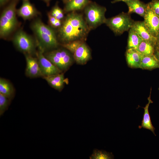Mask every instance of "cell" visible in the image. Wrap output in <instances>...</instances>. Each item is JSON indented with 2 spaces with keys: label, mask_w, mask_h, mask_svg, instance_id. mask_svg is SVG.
<instances>
[{
  "label": "cell",
  "mask_w": 159,
  "mask_h": 159,
  "mask_svg": "<svg viewBox=\"0 0 159 159\" xmlns=\"http://www.w3.org/2000/svg\"><path fill=\"white\" fill-rule=\"evenodd\" d=\"M63 20L57 35L61 44L77 40L86 41L90 30L82 14L70 12Z\"/></svg>",
  "instance_id": "1"
},
{
  "label": "cell",
  "mask_w": 159,
  "mask_h": 159,
  "mask_svg": "<svg viewBox=\"0 0 159 159\" xmlns=\"http://www.w3.org/2000/svg\"><path fill=\"white\" fill-rule=\"evenodd\" d=\"M31 27L36 37L39 48L44 52L46 50H52L58 48L60 43L53 27L45 24L39 19L32 23Z\"/></svg>",
  "instance_id": "2"
},
{
  "label": "cell",
  "mask_w": 159,
  "mask_h": 159,
  "mask_svg": "<svg viewBox=\"0 0 159 159\" xmlns=\"http://www.w3.org/2000/svg\"><path fill=\"white\" fill-rule=\"evenodd\" d=\"M19 0H11L3 10L0 18V37L5 39L18 26L16 7Z\"/></svg>",
  "instance_id": "3"
},
{
  "label": "cell",
  "mask_w": 159,
  "mask_h": 159,
  "mask_svg": "<svg viewBox=\"0 0 159 159\" xmlns=\"http://www.w3.org/2000/svg\"><path fill=\"white\" fill-rule=\"evenodd\" d=\"M83 10L85 20L90 30L105 24L107 19L105 7L91 1Z\"/></svg>",
  "instance_id": "4"
},
{
  "label": "cell",
  "mask_w": 159,
  "mask_h": 159,
  "mask_svg": "<svg viewBox=\"0 0 159 159\" xmlns=\"http://www.w3.org/2000/svg\"><path fill=\"white\" fill-rule=\"evenodd\" d=\"M44 54L47 58L62 72L67 70L74 61L73 54L63 47L57 48Z\"/></svg>",
  "instance_id": "5"
},
{
  "label": "cell",
  "mask_w": 159,
  "mask_h": 159,
  "mask_svg": "<svg viewBox=\"0 0 159 159\" xmlns=\"http://www.w3.org/2000/svg\"><path fill=\"white\" fill-rule=\"evenodd\" d=\"M134 21L130 14L122 12L119 14L107 19L105 24L116 35H120L129 30L132 27Z\"/></svg>",
  "instance_id": "6"
},
{
  "label": "cell",
  "mask_w": 159,
  "mask_h": 159,
  "mask_svg": "<svg viewBox=\"0 0 159 159\" xmlns=\"http://www.w3.org/2000/svg\"><path fill=\"white\" fill-rule=\"evenodd\" d=\"M13 43L15 47L24 54L33 55L36 54V46L37 43L35 42L29 35L23 30L20 29L15 34L12 39Z\"/></svg>",
  "instance_id": "7"
},
{
  "label": "cell",
  "mask_w": 159,
  "mask_h": 159,
  "mask_svg": "<svg viewBox=\"0 0 159 159\" xmlns=\"http://www.w3.org/2000/svg\"><path fill=\"white\" fill-rule=\"evenodd\" d=\"M39 49L36 54L43 77L63 72L45 57L43 50Z\"/></svg>",
  "instance_id": "8"
},
{
  "label": "cell",
  "mask_w": 159,
  "mask_h": 159,
  "mask_svg": "<svg viewBox=\"0 0 159 159\" xmlns=\"http://www.w3.org/2000/svg\"><path fill=\"white\" fill-rule=\"evenodd\" d=\"M147 4L144 21L151 33L156 37L159 33V16Z\"/></svg>",
  "instance_id": "9"
},
{
  "label": "cell",
  "mask_w": 159,
  "mask_h": 159,
  "mask_svg": "<svg viewBox=\"0 0 159 159\" xmlns=\"http://www.w3.org/2000/svg\"><path fill=\"white\" fill-rule=\"evenodd\" d=\"M24 55L26 63V75L31 78L43 77L37 57L29 54H26Z\"/></svg>",
  "instance_id": "10"
},
{
  "label": "cell",
  "mask_w": 159,
  "mask_h": 159,
  "mask_svg": "<svg viewBox=\"0 0 159 159\" xmlns=\"http://www.w3.org/2000/svg\"><path fill=\"white\" fill-rule=\"evenodd\" d=\"M39 12L29 0H22L20 7L17 9V14L24 20L31 19L39 14Z\"/></svg>",
  "instance_id": "11"
},
{
  "label": "cell",
  "mask_w": 159,
  "mask_h": 159,
  "mask_svg": "<svg viewBox=\"0 0 159 159\" xmlns=\"http://www.w3.org/2000/svg\"><path fill=\"white\" fill-rule=\"evenodd\" d=\"M82 43L73 54L74 61L78 64H85L92 57L90 48L85 43Z\"/></svg>",
  "instance_id": "12"
},
{
  "label": "cell",
  "mask_w": 159,
  "mask_h": 159,
  "mask_svg": "<svg viewBox=\"0 0 159 159\" xmlns=\"http://www.w3.org/2000/svg\"><path fill=\"white\" fill-rule=\"evenodd\" d=\"M143 40L149 42L155 46L157 38L150 32L144 21H134L131 27Z\"/></svg>",
  "instance_id": "13"
},
{
  "label": "cell",
  "mask_w": 159,
  "mask_h": 159,
  "mask_svg": "<svg viewBox=\"0 0 159 159\" xmlns=\"http://www.w3.org/2000/svg\"><path fill=\"white\" fill-rule=\"evenodd\" d=\"M126 57L127 62L130 67L140 68L143 55L137 49H128L126 52Z\"/></svg>",
  "instance_id": "14"
},
{
  "label": "cell",
  "mask_w": 159,
  "mask_h": 159,
  "mask_svg": "<svg viewBox=\"0 0 159 159\" xmlns=\"http://www.w3.org/2000/svg\"><path fill=\"white\" fill-rule=\"evenodd\" d=\"M125 3L128 7V13L130 14L135 13L144 18L147 7V4H145L139 0H130Z\"/></svg>",
  "instance_id": "15"
},
{
  "label": "cell",
  "mask_w": 159,
  "mask_h": 159,
  "mask_svg": "<svg viewBox=\"0 0 159 159\" xmlns=\"http://www.w3.org/2000/svg\"><path fill=\"white\" fill-rule=\"evenodd\" d=\"M62 72L43 77L51 87L60 92L63 89L65 82L64 74Z\"/></svg>",
  "instance_id": "16"
},
{
  "label": "cell",
  "mask_w": 159,
  "mask_h": 159,
  "mask_svg": "<svg viewBox=\"0 0 159 159\" xmlns=\"http://www.w3.org/2000/svg\"><path fill=\"white\" fill-rule=\"evenodd\" d=\"M151 89L149 97L148 98V102L145 105V107H143L144 109V112L143 115V119L141 125L138 126L139 129L143 128L150 130L156 136L155 133V128L153 125L149 114L148 109L150 104L153 102L151 99Z\"/></svg>",
  "instance_id": "17"
},
{
  "label": "cell",
  "mask_w": 159,
  "mask_h": 159,
  "mask_svg": "<svg viewBox=\"0 0 159 159\" xmlns=\"http://www.w3.org/2000/svg\"><path fill=\"white\" fill-rule=\"evenodd\" d=\"M90 1V0H70L65 4L63 10L64 12L68 13L83 10Z\"/></svg>",
  "instance_id": "18"
},
{
  "label": "cell",
  "mask_w": 159,
  "mask_h": 159,
  "mask_svg": "<svg viewBox=\"0 0 159 159\" xmlns=\"http://www.w3.org/2000/svg\"><path fill=\"white\" fill-rule=\"evenodd\" d=\"M0 93L12 100L14 97L15 92L11 83L8 80L0 78Z\"/></svg>",
  "instance_id": "19"
},
{
  "label": "cell",
  "mask_w": 159,
  "mask_h": 159,
  "mask_svg": "<svg viewBox=\"0 0 159 159\" xmlns=\"http://www.w3.org/2000/svg\"><path fill=\"white\" fill-rule=\"evenodd\" d=\"M159 68V61L154 55L143 56L140 68L151 70Z\"/></svg>",
  "instance_id": "20"
},
{
  "label": "cell",
  "mask_w": 159,
  "mask_h": 159,
  "mask_svg": "<svg viewBox=\"0 0 159 159\" xmlns=\"http://www.w3.org/2000/svg\"><path fill=\"white\" fill-rule=\"evenodd\" d=\"M143 56L154 55L155 45L148 41L143 40L137 49Z\"/></svg>",
  "instance_id": "21"
},
{
  "label": "cell",
  "mask_w": 159,
  "mask_h": 159,
  "mask_svg": "<svg viewBox=\"0 0 159 159\" xmlns=\"http://www.w3.org/2000/svg\"><path fill=\"white\" fill-rule=\"evenodd\" d=\"M128 34L127 49L133 48L137 49L143 39L132 28L129 30Z\"/></svg>",
  "instance_id": "22"
},
{
  "label": "cell",
  "mask_w": 159,
  "mask_h": 159,
  "mask_svg": "<svg viewBox=\"0 0 159 159\" xmlns=\"http://www.w3.org/2000/svg\"><path fill=\"white\" fill-rule=\"evenodd\" d=\"M89 158L90 159H112L114 158V156L112 153L95 149Z\"/></svg>",
  "instance_id": "23"
},
{
  "label": "cell",
  "mask_w": 159,
  "mask_h": 159,
  "mask_svg": "<svg viewBox=\"0 0 159 159\" xmlns=\"http://www.w3.org/2000/svg\"><path fill=\"white\" fill-rule=\"evenodd\" d=\"M11 100L0 93V116L1 117L8 109Z\"/></svg>",
  "instance_id": "24"
},
{
  "label": "cell",
  "mask_w": 159,
  "mask_h": 159,
  "mask_svg": "<svg viewBox=\"0 0 159 159\" xmlns=\"http://www.w3.org/2000/svg\"><path fill=\"white\" fill-rule=\"evenodd\" d=\"M50 14L57 19L62 20L64 18V11L58 5V3H56L52 8Z\"/></svg>",
  "instance_id": "25"
},
{
  "label": "cell",
  "mask_w": 159,
  "mask_h": 159,
  "mask_svg": "<svg viewBox=\"0 0 159 159\" xmlns=\"http://www.w3.org/2000/svg\"><path fill=\"white\" fill-rule=\"evenodd\" d=\"M85 41L82 40L75 41L66 43L62 44H61V45L73 54L79 46L82 43Z\"/></svg>",
  "instance_id": "26"
},
{
  "label": "cell",
  "mask_w": 159,
  "mask_h": 159,
  "mask_svg": "<svg viewBox=\"0 0 159 159\" xmlns=\"http://www.w3.org/2000/svg\"><path fill=\"white\" fill-rule=\"evenodd\" d=\"M148 4L155 14L159 16V0H152Z\"/></svg>",
  "instance_id": "27"
},
{
  "label": "cell",
  "mask_w": 159,
  "mask_h": 159,
  "mask_svg": "<svg viewBox=\"0 0 159 159\" xmlns=\"http://www.w3.org/2000/svg\"><path fill=\"white\" fill-rule=\"evenodd\" d=\"M48 15L49 24L53 28L55 23L58 19L52 16L50 13H48Z\"/></svg>",
  "instance_id": "28"
},
{
  "label": "cell",
  "mask_w": 159,
  "mask_h": 159,
  "mask_svg": "<svg viewBox=\"0 0 159 159\" xmlns=\"http://www.w3.org/2000/svg\"><path fill=\"white\" fill-rule=\"evenodd\" d=\"M11 0H0V6L2 7L4 6Z\"/></svg>",
  "instance_id": "29"
},
{
  "label": "cell",
  "mask_w": 159,
  "mask_h": 159,
  "mask_svg": "<svg viewBox=\"0 0 159 159\" xmlns=\"http://www.w3.org/2000/svg\"><path fill=\"white\" fill-rule=\"evenodd\" d=\"M157 41L155 46V50H159V33L156 37Z\"/></svg>",
  "instance_id": "30"
},
{
  "label": "cell",
  "mask_w": 159,
  "mask_h": 159,
  "mask_svg": "<svg viewBox=\"0 0 159 159\" xmlns=\"http://www.w3.org/2000/svg\"><path fill=\"white\" fill-rule=\"evenodd\" d=\"M154 55L159 61V50H155Z\"/></svg>",
  "instance_id": "31"
},
{
  "label": "cell",
  "mask_w": 159,
  "mask_h": 159,
  "mask_svg": "<svg viewBox=\"0 0 159 159\" xmlns=\"http://www.w3.org/2000/svg\"><path fill=\"white\" fill-rule=\"evenodd\" d=\"M129 0H113V1H111V3L112 4H114L116 2L121 1H123L125 2L128 1Z\"/></svg>",
  "instance_id": "32"
},
{
  "label": "cell",
  "mask_w": 159,
  "mask_h": 159,
  "mask_svg": "<svg viewBox=\"0 0 159 159\" xmlns=\"http://www.w3.org/2000/svg\"><path fill=\"white\" fill-rule=\"evenodd\" d=\"M44 1L47 6H49L51 0H42Z\"/></svg>",
  "instance_id": "33"
},
{
  "label": "cell",
  "mask_w": 159,
  "mask_h": 159,
  "mask_svg": "<svg viewBox=\"0 0 159 159\" xmlns=\"http://www.w3.org/2000/svg\"><path fill=\"white\" fill-rule=\"evenodd\" d=\"M63 2L65 4L67 2H68L70 0H62Z\"/></svg>",
  "instance_id": "34"
},
{
  "label": "cell",
  "mask_w": 159,
  "mask_h": 159,
  "mask_svg": "<svg viewBox=\"0 0 159 159\" xmlns=\"http://www.w3.org/2000/svg\"><path fill=\"white\" fill-rule=\"evenodd\" d=\"M158 90H159V87L158 88Z\"/></svg>",
  "instance_id": "35"
}]
</instances>
